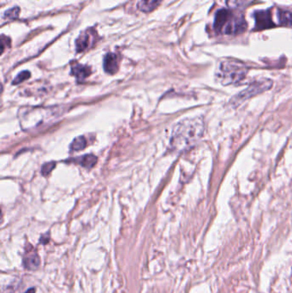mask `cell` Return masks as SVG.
Listing matches in <instances>:
<instances>
[{"label":"cell","instance_id":"7c38bea8","mask_svg":"<svg viewBox=\"0 0 292 293\" xmlns=\"http://www.w3.org/2000/svg\"><path fill=\"white\" fill-rule=\"evenodd\" d=\"M89 46H90V35L83 33L76 41V51L78 52L85 51Z\"/></svg>","mask_w":292,"mask_h":293},{"label":"cell","instance_id":"5b68a950","mask_svg":"<svg viewBox=\"0 0 292 293\" xmlns=\"http://www.w3.org/2000/svg\"><path fill=\"white\" fill-rule=\"evenodd\" d=\"M273 84V81L268 78L255 81L239 94L233 97L232 100H230V104L237 108L252 97L256 96L258 94H262L263 92L268 91L272 89Z\"/></svg>","mask_w":292,"mask_h":293},{"label":"cell","instance_id":"d6986e66","mask_svg":"<svg viewBox=\"0 0 292 293\" xmlns=\"http://www.w3.org/2000/svg\"><path fill=\"white\" fill-rule=\"evenodd\" d=\"M11 46V39L6 37L5 35H2L1 37V51L3 52L6 47H10Z\"/></svg>","mask_w":292,"mask_h":293},{"label":"cell","instance_id":"8fae6325","mask_svg":"<svg viewBox=\"0 0 292 293\" xmlns=\"http://www.w3.org/2000/svg\"><path fill=\"white\" fill-rule=\"evenodd\" d=\"M75 161H76V163H79L85 168L90 169V168H93V167H95V165L96 164L97 157L94 155V154H86V155L80 157V158L76 159Z\"/></svg>","mask_w":292,"mask_h":293},{"label":"cell","instance_id":"5bb4252c","mask_svg":"<svg viewBox=\"0 0 292 293\" xmlns=\"http://www.w3.org/2000/svg\"><path fill=\"white\" fill-rule=\"evenodd\" d=\"M87 146V141L83 137H78V138H75L73 142L71 144V151L72 152H77V151H81L84 148H86Z\"/></svg>","mask_w":292,"mask_h":293},{"label":"cell","instance_id":"9c48e42d","mask_svg":"<svg viewBox=\"0 0 292 293\" xmlns=\"http://www.w3.org/2000/svg\"><path fill=\"white\" fill-rule=\"evenodd\" d=\"M162 0H141L137 5L139 11L149 13L160 6Z\"/></svg>","mask_w":292,"mask_h":293},{"label":"cell","instance_id":"277c9868","mask_svg":"<svg viewBox=\"0 0 292 293\" xmlns=\"http://www.w3.org/2000/svg\"><path fill=\"white\" fill-rule=\"evenodd\" d=\"M214 27L217 32L239 35L247 30V22L242 14L222 9L216 13Z\"/></svg>","mask_w":292,"mask_h":293},{"label":"cell","instance_id":"ffe728a7","mask_svg":"<svg viewBox=\"0 0 292 293\" xmlns=\"http://www.w3.org/2000/svg\"><path fill=\"white\" fill-rule=\"evenodd\" d=\"M36 288H30L27 291H25V293H36Z\"/></svg>","mask_w":292,"mask_h":293},{"label":"cell","instance_id":"7a4b0ae2","mask_svg":"<svg viewBox=\"0 0 292 293\" xmlns=\"http://www.w3.org/2000/svg\"><path fill=\"white\" fill-rule=\"evenodd\" d=\"M61 110L57 108H22L18 112L20 124L27 132H36L48 127L60 118Z\"/></svg>","mask_w":292,"mask_h":293},{"label":"cell","instance_id":"ba28073f","mask_svg":"<svg viewBox=\"0 0 292 293\" xmlns=\"http://www.w3.org/2000/svg\"><path fill=\"white\" fill-rule=\"evenodd\" d=\"M71 74L76 76L79 82H81L91 75V69L87 65L76 64L71 67Z\"/></svg>","mask_w":292,"mask_h":293},{"label":"cell","instance_id":"e0dca14e","mask_svg":"<svg viewBox=\"0 0 292 293\" xmlns=\"http://www.w3.org/2000/svg\"><path fill=\"white\" fill-rule=\"evenodd\" d=\"M249 2V0H226V4L229 7L237 8L240 6H244Z\"/></svg>","mask_w":292,"mask_h":293},{"label":"cell","instance_id":"4fadbf2b","mask_svg":"<svg viewBox=\"0 0 292 293\" xmlns=\"http://www.w3.org/2000/svg\"><path fill=\"white\" fill-rule=\"evenodd\" d=\"M279 24L284 25L286 27L292 26V12L291 11H282L279 10L278 12Z\"/></svg>","mask_w":292,"mask_h":293},{"label":"cell","instance_id":"6da1fadb","mask_svg":"<svg viewBox=\"0 0 292 293\" xmlns=\"http://www.w3.org/2000/svg\"><path fill=\"white\" fill-rule=\"evenodd\" d=\"M205 124L201 117L188 118L175 125L170 137V148L176 152H184L192 148L202 138Z\"/></svg>","mask_w":292,"mask_h":293},{"label":"cell","instance_id":"2e32d148","mask_svg":"<svg viewBox=\"0 0 292 293\" xmlns=\"http://www.w3.org/2000/svg\"><path fill=\"white\" fill-rule=\"evenodd\" d=\"M30 75H31V74H30V71L24 70V71H22V72L19 73L18 75H16V77L12 82V84L13 85H17V84H21L22 82L28 79L30 77Z\"/></svg>","mask_w":292,"mask_h":293},{"label":"cell","instance_id":"52a82bcc","mask_svg":"<svg viewBox=\"0 0 292 293\" xmlns=\"http://www.w3.org/2000/svg\"><path fill=\"white\" fill-rule=\"evenodd\" d=\"M104 70L106 73L110 75H114L119 70V63H118V58L116 54H106L104 58Z\"/></svg>","mask_w":292,"mask_h":293},{"label":"cell","instance_id":"8992f818","mask_svg":"<svg viewBox=\"0 0 292 293\" xmlns=\"http://www.w3.org/2000/svg\"><path fill=\"white\" fill-rule=\"evenodd\" d=\"M255 20V30H268L270 28L275 27V24L272 21L270 11H259L254 14Z\"/></svg>","mask_w":292,"mask_h":293},{"label":"cell","instance_id":"30bf717a","mask_svg":"<svg viewBox=\"0 0 292 293\" xmlns=\"http://www.w3.org/2000/svg\"><path fill=\"white\" fill-rule=\"evenodd\" d=\"M23 264H24L26 269H28V270H34V269H37L41 264L40 257L36 253L28 254L23 259Z\"/></svg>","mask_w":292,"mask_h":293},{"label":"cell","instance_id":"ac0fdd59","mask_svg":"<svg viewBox=\"0 0 292 293\" xmlns=\"http://www.w3.org/2000/svg\"><path fill=\"white\" fill-rule=\"evenodd\" d=\"M55 166H56V163L55 162H49V163H46V164L44 165L42 167V169H41V172L44 176H46L48 175L50 172L54 169Z\"/></svg>","mask_w":292,"mask_h":293},{"label":"cell","instance_id":"9a60e30c","mask_svg":"<svg viewBox=\"0 0 292 293\" xmlns=\"http://www.w3.org/2000/svg\"><path fill=\"white\" fill-rule=\"evenodd\" d=\"M20 8L19 7H14V8L10 9L8 11H6L4 15V17L8 20H14L16 19L19 16Z\"/></svg>","mask_w":292,"mask_h":293},{"label":"cell","instance_id":"3957f363","mask_svg":"<svg viewBox=\"0 0 292 293\" xmlns=\"http://www.w3.org/2000/svg\"><path fill=\"white\" fill-rule=\"evenodd\" d=\"M248 68L246 65L234 60H224L219 63L215 72L218 83L223 86L235 85L246 77Z\"/></svg>","mask_w":292,"mask_h":293}]
</instances>
